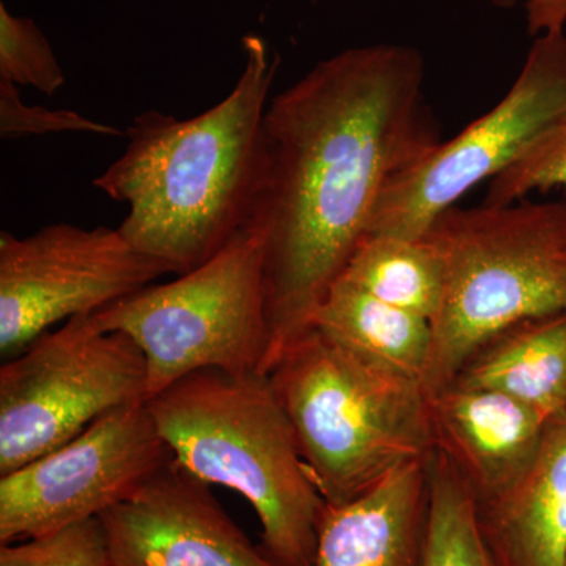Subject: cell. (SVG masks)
<instances>
[{"label": "cell", "instance_id": "d6986e66", "mask_svg": "<svg viewBox=\"0 0 566 566\" xmlns=\"http://www.w3.org/2000/svg\"><path fill=\"white\" fill-rule=\"evenodd\" d=\"M0 80L54 95L65 73L50 41L29 18L14 17L0 3Z\"/></svg>", "mask_w": 566, "mask_h": 566}, {"label": "cell", "instance_id": "277c9868", "mask_svg": "<svg viewBox=\"0 0 566 566\" xmlns=\"http://www.w3.org/2000/svg\"><path fill=\"white\" fill-rule=\"evenodd\" d=\"M266 376L326 504L352 502L400 465L433 455L419 379L315 327L290 337Z\"/></svg>", "mask_w": 566, "mask_h": 566}, {"label": "cell", "instance_id": "cb8c5ba5", "mask_svg": "<svg viewBox=\"0 0 566 566\" xmlns=\"http://www.w3.org/2000/svg\"><path fill=\"white\" fill-rule=\"evenodd\" d=\"M564 566H566V558H565V564H564Z\"/></svg>", "mask_w": 566, "mask_h": 566}, {"label": "cell", "instance_id": "7402d4cb", "mask_svg": "<svg viewBox=\"0 0 566 566\" xmlns=\"http://www.w3.org/2000/svg\"><path fill=\"white\" fill-rule=\"evenodd\" d=\"M54 133H91L107 137L126 136L122 129L93 122L77 112L29 106L22 102L17 85L0 80V136L3 139Z\"/></svg>", "mask_w": 566, "mask_h": 566}, {"label": "cell", "instance_id": "e0dca14e", "mask_svg": "<svg viewBox=\"0 0 566 566\" xmlns=\"http://www.w3.org/2000/svg\"><path fill=\"white\" fill-rule=\"evenodd\" d=\"M340 279L430 323L444 290V268L430 241L394 233L365 234Z\"/></svg>", "mask_w": 566, "mask_h": 566}, {"label": "cell", "instance_id": "9a60e30c", "mask_svg": "<svg viewBox=\"0 0 566 566\" xmlns=\"http://www.w3.org/2000/svg\"><path fill=\"white\" fill-rule=\"evenodd\" d=\"M452 385L515 397L546 420L566 412V311L517 323L486 342Z\"/></svg>", "mask_w": 566, "mask_h": 566}, {"label": "cell", "instance_id": "8fae6325", "mask_svg": "<svg viewBox=\"0 0 566 566\" xmlns=\"http://www.w3.org/2000/svg\"><path fill=\"white\" fill-rule=\"evenodd\" d=\"M99 520L111 566H281L175 458Z\"/></svg>", "mask_w": 566, "mask_h": 566}, {"label": "cell", "instance_id": "5b68a950", "mask_svg": "<svg viewBox=\"0 0 566 566\" xmlns=\"http://www.w3.org/2000/svg\"><path fill=\"white\" fill-rule=\"evenodd\" d=\"M444 268L423 392L455 381L502 331L566 311V200L452 207L423 234Z\"/></svg>", "mask_w": 566, "mask_h": 566}, {"label": "cell", "instance_id": "ffe728a7", "mask_svg": "<svg viewBox=\"0 0 566 566\" xmlns=\"http://www.w3.org/2000/svg\"><path fill=\"white\" fill-rule=\"evenodd\" d=\"M554 188L566 189V117L490 181L485 203H515L532 192Z\"/></svg>", "mask_w": 566, "mask_h": 566}, {"label": "cell", "instance_id": "ba28073f", "mask_svg": "<svg viewBox=\"0 0 566 566\" xmlns=\"http://www.w3.org/2000/svg\"><path fill=\"white\" fill-rule=\"evenodd\" d=\"M566 117V33L536 36L512 87L493 109L389 181L368 233L420 238L436 216L494 180Z\"/></svg>", "mask_w": 566, "mask_h": 566}, {"label": "cell", "instance_id": "7a4b0ae2", "mask_svg": "<svg viewBox=\"0 0 566 566\" xmlns=\"http://www.w3.org/2000/svg\"><path fill=\"white\" fill-rule=\"evenodd\" d=\"M243 50V73L221 103L188 120L142 112L125 132V153L93 180L128 207L123 237L169 274L202 266L262 207L264 115L281 61L262 36H244Z\"/></svg>", "mask_w": 566, "mask_h": 566}, {"label": "cell", "instance_id": "52a82bcc", "mask_svg": "<svg viewBox=\"0 0 566 566\" xmlns=\"http://www.w3.org/2000/svg\"><path fill=\"white\" fill-rule=\"evenodd\" d=\"M147 360L132 337L74 316L0 367V476L76 438L99 417L147 403Z\"/></svg>", "mask_w": 566, "mask_h": 566}, {"label": "cell", "instance_id": "ac0fdd59", "mask_svg": "<svg viewBox=\"0 0 566 566\" xmlns=\"http://www.w3.org/2000/svg\"><path fill=\"white\" fill-rule=\"evenodd\" d=\"M423 566H499L480 528L475 495L449 458L436 450Z\"/></svg>", "mask_w": 566, "mask_h": 566}, {"label": "cell", "instance_id": "9c48e42d", "mask_svg": "<svg viewBox=\"0 0 566 566\" xmlns=\"http://www.w3.org/2000/svg\"><path fill=\"white\" fill-rule=\"evenodd\" d=\"M170 461L147 403L114 409L65 444L0 476V545L96 520Z\"/></svg>", "mask_w": 566, "mask_h": 566}, {"label": "cell", "instance_id": "603a6c76", "mask_svg": "<svg viewBox=\"0 0 566 566\" xmlns=\"http://www.w3.org/2000/svg\"><path fill=\"white\" fill-rule=\"evenodd\" d=\"M499 9H513L523 6L526 9L528 35L539 36L546 33L565 32L566 0H485Z\"/></svg>", "mask_w": 566, "mask_h": 566}, {"label": "cell", "instance_id": "3957f363", "mask_svg": "<svg viewBox=\"0 0 566 566\" xmlns=\"http://www.w3.org/2000/svg\"><path fill=\"white\" fill-rule=\"evenodd\" d=\"M182 469L243 495L281 566H314L324 499L266 375L193 371L147 401Z\"/></svg>", "mask_w": 566, "mask_h": 566}, {"label": "cell", "instance_id": "30bf717a", "mask_svg": "<svg viewBox=\"0 0 566 566\" xmlns=\"http://www.w3.org/2000/svg\"><path fill=\"white\" fill-rule=\"evenodd\" d=\"M169 274L118 229L51 223L0 233V352L14 357L55 323L93 315Z\"/></svg>", "mask_w": 566, "mask_h": 566}, {"label": "cell", "instance_id": "2e32d148", "mask_svg": "<svg viewBox=\"0 0 566 566\" xmlns=\"http://www.w3.org/2000/svg\"><path fill=\"white\" fill-rule=\"evenodd\" d=\"M308 326L365 359L422 379L431 352V323L382 303L345 279L331 286Z\"/></svg>", "mask_w": 566, "mask_h": 566}, {"label": "cell", "instance_id": "5bb4252c", "mask_svg": "<svg viewBox=\"0 0 566 566\" xmlns=\"http://www.w3.org/2000/svg\"><path fill=\"white\" fill-rule=\"evenodd\" d=\"M479 523L499 566H564L566 558V412L546 423L524 474L504 493L476 502Z\"/></svg>", "mask_w": 566, "mask_h": 566}, {"label": "cell", "instance_id": "44dd1931", "mask_svg": "<svg viewBox=\"0 0 566 566\" xmlns=\"http://www.w3.org/2000/svg\"><path fill=\"white\" fill-rule=\"evenodd\" d=\"M0 566H111L102 520L0 545Z\"/></svg>", "mask_w": 566, "mask_h": 566}, {"label": "cell", "instance_id": "6da1fadb", "mask_svg": "<svg viewBox=\"0 0 566 566\" xmlns=\"http://www.w3.org/2000/svg\"><path fill=\"white\" fill-rule=\"evenodd\" d=\"M424 76L416 48L368 44L316 63L271 99L259 211L268 232L266 374L344 274L389 181L441 144Z\"/></svg>", "mask_w": 566, "mask_h": 566}, {"label": "cell", "instance_id": "4fadbf2b", "mask_svg": "<svg viewBox=\"0 0 566 566\" xmlns=\"http://www.w3.org/2000/svg\"><path fill=\"white\" fill-rule=\"evenodd\" d=\"M430 458L400 465L352 502L324 505L314 566H423Z\"/></svg>", "mask_w": 566, "mask_h": 566}, {"label": "cell", "instance_id": "8992f818", "mask_svg": "<svg viewBox=\"0 0 566 566\" xmlns=\"http://www.w3.org/2000/svg\"><path fill=\"white\" fill-rule=\"evenodd\" d=\"M266 238L259 212L202 266L91 315L99 329L128 335L144 353L147 401L208 368L266 375Z\"/></svg>", "mask_w": 566, "mask_h": 566}, {"label": "cell", "instance_id": "7c38bea8", "mask_svg": "<svg viewBox=\"0 0 566 566\" xmlns=\"http://www.w3.org/2000/svg\"><path fill=\"white\" fill-rule=\"evenodd\" d=\"M436 452L449 458L476 502H486L524 474L545 433V417L499 390L450 385L427 395Z\"/></svg>", "mask_w": 566, "mask_h": 566}]
</instances>
